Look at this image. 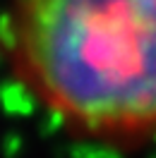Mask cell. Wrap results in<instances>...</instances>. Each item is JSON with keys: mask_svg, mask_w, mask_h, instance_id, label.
Here are the masks:
<instances>
[{"mask_svg": "<svg viewBox=\"0 0 156 158\" xmlns=\"http://www.w3.org/2000/svg\"><path fill=\"white\" fill-rule=\"evenodd\" d=\"M0 60L67 137L156 141V0H2Z\"/></svg>", "mask_w": 156, "mask_h": 158, "instance_id": "obj_1", "label": "cell"}]
</instances>
